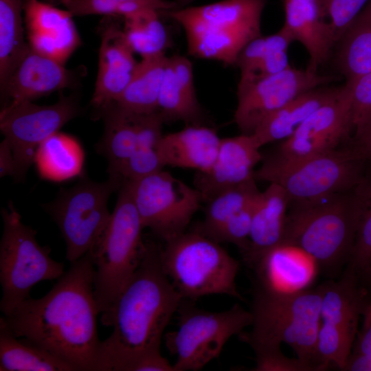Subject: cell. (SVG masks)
I'll return each instance as SVG.
<instances>
[{
	"instance_id": "cell-47",
	"label": "cell",
	"mask_w": 371,
	"mask_h": 371,
	"mask_svg": "<svg viewBox=\"0 0 371 371\" xmlns=\"http://www.w3.org/2000/svg\"><path fill=\"white\" fill-rule=\"evenodd\" d=\"M357 276L361 286L371 295V262Z\"/></svg>"
},
{
	"instance_id": "cell-33",
	"label": "cell",
	"mask_w": 371,
	"mask_h": 371,
	"mask_svg": "<svg viewBox=\"0 0 371 371\" xmlns=\"http://www.w3.org/2000/svg\"><path fill=\"white\" fill-rule=\"evenodd\" d=\"M24 0H0V85L28 47L24 40Z\"/></svg>"
},
{
	"instance_id": "cell-14",
	"label": "cell",
	"mask_w": 371,
	"mask_h": 371,
	"mask_svg": "<svg viewBox=\"0 0 371 371\" xmlns=\"http://www.w3.org/2000/svg\"><path fill=\"white\" fill-rule=\"evenodd\" d=\"M353 135L349 85L314 111L289 138L276 157L294 160L326 153L348 143Z\"/></svg>"
},
{
	"instance_id": "cell-11",
	"label": "cell",
	"mask_w": 371,
	"mask_h": 371,
	"mask_svg": "<svg viewBox=\"0 0 371 371\" xmlns=\"http://www.w3.org/2000/svg\"><path fill=\"white\" fill-rule=\"evenodd\" d=\"M178 311V328L166 335L167 348L177 356L175 371L202 369L253 321L251 312L238 304L227 311L209 312L181 303Z\"/></svg>"
},
{
	"instance_id": "cell-23",
	"label": "cell",
	"mask_w": 371,
	"mask_h": 371,
	"mask_svg": "<svg viewBox=\"0 0 371 371\" xmlns=\"http://www.w3.org/2000/svg\"><path fill=\"white\" fill-rule=\"evenodd\" d=\"M289 203L286 192L276 183H270L258 194L252 216L249 248L243 256L250 268L267 251L283 241Z\"/></svg>"
},
{
	"instance_id": "cell-40",
	"label": "cell",
	"mask_w": 371,
	"mask_h": 371,
	"mask_svg": "<svg viewBox=\"0 0 371 371\" xmlns=\"http://www.w3.org/2000/svg\"><path fill=\"white\" fill-rule=\"evenodd\" d=\"M346 82L350 91L354 133L371 117V72Z\"/></svg>"
},
{
	"instance_id": "cell-34",
	"label": "cell",
	"mask_w": 371,
	"mask_h": 371,
	"mask_svg": "<svg viewBox=\"0 0 371 371\" xmlns=\"http://www.w3.org/2000/svg\"><path fill=\"white\" fill-rule=\"evenodd\" d=\"M256 179L225 190L207 202L203 221L192 231L212 239L234 214L251 203L260 193Z\"/></svg>"
},
{
	"instance_id": "cell-46",
	"label": "cell",
	"mask_w": 371,
	"mask_h": 371,
	"mask_svg": "<svg viewBox=\"0 0 371 371\" xmlns=\"http://www.w3.org/2000/svg\"><path fill=\"white\" fill-rule=\"evenodd\" d=\"M119 2L132 1L141 4L148 8L159 11L168 12L178 8L177 3L168 0H117Z\"/></svg>"
},
{
	"instance_id": "cell-44",
	"label": "cell",
	"mask_w": 371,
	"mask_h": 371,
	"mask_svg": "<svg viewBox=\"0 0 371 371\" xmlns=\"http://www.w3.org/2000/svg\"><path fill=\"white\" fill-rule=\"evenodd\" d=\"M16 166L14 155L9 143L3 139L0 144V177L15 175Z\"/></svg>"
},
{
	"instance_id": "cell-10",
	"label": "cell",
	"mask_w": 371,
	"mask_h": 371,
	"mask_svg": "<svg viewBox=\"0 0 371 371\" xmlns=\"http://www.w3.org/2000/svg\"><path fill=\"white\" fill-rule=\"evenodd\" d=\"M122 185L111 177L104 182L83 177L75 186L62 188L56 199L45 205L65 241L70 263L88 253L102 234L111 214L109 198Z\"/></svg>"
},
{
	"instance_id": "cell-43",
	"label": "cell",
	"mask_w": 371,
	"mask_h": 371,
	"mask_svg": "<svg viewBox=\"0 0 371 371\" xmlns=\"http://www.w3.org/2000/svg\"><path fill=\"white\" fill-rule=\"evenodd\" d=\"M350 142L366 161L371 164V117L355 130Z\"/></svg>"
},
{
	"instance_id": "cell-30",
	"label": "cell",
	"mask_w": 371,
	"mask_h": 371,
	"mask_svg": "<svg viewBox=\"0 0 371 371\" xmlns=\"http://www.w3.org/2000/svg\"><path fill=\"white\" fill-rule=\"evenodd\" d=\"M84 159V151L79 142L58 131L40 145L34 164L41 178L59 182L79 176Z\"/></svg>"
},
{
	"instance_id": "cell-38",
	"label": "cell",
	"mask_w": 371,
	"mask_h": 371,
	"mask_svg": "<svg viewBox=\"0 0 371 371\" xmlns=\"http://www.w3.org/2000/svg\"><path fill=\"white\" fill-rule=\"evenodd\" d=\"M369 0H321L337 41Z\"/></svg>"
},
{
	"instance_id": "cell-18",
	"label": "cell",
	"mask_w": 371,
	"mask_h": 371,
	"mask_svg": "<svg viewBox=\"0 0 371 371\" xmlns=\"http://www.w3.org/2000/svg\"><path fill=\"white\" fill-rule=\"evenodd\" d=\"M260 147L252 135L221 138L210 168L197 172L194 187L207 203L218 193L255 179L254 168L262 159Z\"/></svg>"
},
{
	"instance_id": "cell-35",
	"label": "cell",
	"mask_w": 371,
	"mask_h": 371,
	"mask_svg": "<svg viewBox=\"0 0 371 371\" xmlns=\"http://www.w3.org/2000/svg\"><path fill=\"white\" fill-rule=\"evenodd\" d=\"M158 11L148 9L123 17V32L134 53L146 58L166 54L168 47L166 29Z\"/></svg>"
},
{
	"instance_id": "cell-19",
	"label": "cell",
	"mask_w": 371,
	"mask_h": 371,
	"mask_svg": "<svg viewBox=\"0 0 371 371\" xmlns=\"http://www.w3.org/2000/svg\"><path fill=\"white\" fill-rule=\"evenodd\" d=\"M251 269L254 271L253 288L279 293L310 288L320 271L311 254L286 243L267 251Z\"/></svg>"
},
{
	"instance_id": "cell-20",
	"label": "cell",
	"mask_w": 371,
	"mask_h": 371,
	"mask_svg": "<svg viewBox=\"0 0 371 371\" xmlns=\"http://www.w3.org/2000/svg\"><path fill=\"white\" fill-rule=\"evenodd\" d=\"M323 284L319 333L352 346L367 293L347 266L340 278Z\"/></svg>"
},
{
	"instance_id": "cell-27",
	"label": "cell",
	"mask_w": 371,
	"mask_h": 371,
	"mask_svg": "<svg viewBox=\"0 0 371 371\" xmlns=\"http://www.w3.org/2000/svg\"><path fill=\"white\" fill-rule=\"evenodd\" d=\"M167 59L166 54L142 58L126 87L112 104L133 115L158 111L159 95Z\"/></svg>"
},
{
	"instance_id": "cell-39",
	"label": "cell",
	"mask_w": 371,
	"mask_h": 371,
	"mask_svg": "<svg viewBox=\"0 0 371 371\" xmlns=\"http://www.w3.org/2000/svg\"><path fill=\"white\" fill-rule=\"evenodd\" d=\"M256 356L254 371H315L298 358L286 357L280 347L258 346L252 348Z\"/></svg>"
},
{
	"instance_id": "cell-4",
	"label": "cell",
	"mask_w": 371,
	"mask_h": 371,
	"mask_svg": "<svg viewBox=\"0 0 371 371\" xmlns=\"http://www.w3.org/2000/svg\"><path fill=\"white\" fill-rule=\"evenodd\" d=\"M266 0H221L166 12L183 28L188 54L235 65L245 47L262 36Z\"/></svg>"
},
{
	"instance_id": "cell-6",
	"label": "cell",
	"mask_w": 371,
	"mask_h": 371,
	"mask_svg": "<svg viewBox=\"0 0 371 371\" xmlns=\"http://www.w3.org/2000/svg\"><path fill=\"white\" fill-rule=\"evenodd\" d=\"M367 164L350 141L332 151L302 159L268 158L255 170L254 177L278 185L290 203H300L354 190Z\"/></svg>"
},
{
	"instance_id": "cell-5",
	"label": "cell",
	"mask_w": 371,
	"mask_h": 371,
	"mask_svg": "<svg viewBox=\"0 0 371 371\" xmlns=\"http://www.w3.org/2000/svg\"><path fill=\"white\" fill-rule=\"evenodd\" d=\"M323 292L324 284L293 293L253 288L252 328L240 339L251 348L286 344L297 358L319 371L315 357Z\"/></svg>"
},
{
	"instance_id": "cell-22",
	"label": "cell",
	"mask_w": 371,
	"mask_h": 371,
	"mask_svg": "<svg viewBox=\"0 0 371 371\" xmlns=\"http://www.w3.org/2000/svg\"><path fill=\"white\" fill-rule=\"evenodd\" d=\"M284 8L283 27L307 51L306 68L317 72L338 42L330 23L324 19L321 0H284Z\"/></svg>"
},
{
	"instance_id": "cell-13",
	"label": "cell",
	"mask_w": 371,
	"mask_h": 371,
	"mask_svg": "<svg viewBox=\"0 0 371 371\" xmlns=\"http://www.w3.org/2000/svg\"><path fill=\"white\" fill-rule=\"evenodd\" d=\"M79 113L74 96L62 95L51 105L23 101L3 106L0 128L14 155L15 180H24L40 145Z\"/></svg>"
},
{
	"instance_id": "cell-28",
	"label": "cell",
	"mask_w": 371,
	"mask_h": 371,
	"mask_svg": "<svg viewBox=\"0 0 371 371\" xmlns=\"http://www.w3.org/2000/svg\"><path fill=\"white\" fill-rule=\"evenodd\" d=\"M5 317L0 318L1 371H72L74 368L45 349L18 339Z\"/></svg>"
},
{
	"instance_id": "cell-3",
	"label": "cell",
	"mask_w": 371,
	"mask_h": 371,
	"mask_svg": "<svg viewBox=\"0 0 371 371\" xmlns=\"http://www.w3.org/2000/svg\"><path fill=\"white\" fill-rule=\"evenodd\" d=\"M360 214L355 190L295 203L287 213L282 243L299 246L316 260L320 270L335 274L350 260Z\"/></svg>"
},
{
	"instance_id": "cell-25",
	"label": "cell",
	"mask_w": 371,
	"mask_h": 371,
	"mask_svg": "<svg viewBox=\"0 0 371 371\" xmlns=\"http://www.w3.org/2000/svg\"><path fill=\"white\" fill-rule=\"evenodd\" d=\"M158 111L164 120L183 121L194 125L201 109L194 84L192 63L185 56L168 57L160 89Z\"/></svg>"
},
{
	"instance_id": "cell-9",
	"label": "cell",
	"mask_w": 371,
	"mask_h": 371,
	"mask_svg": "<svg viewBox=\"0 0 371 371\" xmlns=\"http://www.w3.org/2000/svg\"><path fill=\"white\" fill-rule=\"evenodd\" d=\"M3 229L0 242V309L8 316L25 300L32 288L44 280L58 279L63 263L49 256L48 246L36 240V231L25 225L13 203L1 210Z\"/></svg>"
},
{
	"instance_id": "cell-17",
	"label": "cell",
	"mask_w": 371,
	"mask_h": 371,
	"mask_svg": "<svg viewBox=\"0 0 371 371\" xmlns=\"http://www.w3.org/2000/svg\"><path fill=\"white\" fill-rule=\"evenodd\" d=\"M106 16L100 25L98 71L91 100L100 111L113 103L130 82L137 62L124 35L123 29Z\"/></svg>"
},
{
	"instance_id": "cell-2",
	"label": "cell",
	"mask_w": 371,
	"mask_h": 371,
	"mask_svg": "<svg viewBox=\"0 0 371 371\" xmlns=\"http://www.w3.org/2000/svg\"><path fill=\"white\" fill-rule=\"evenodd\" d=\"M94 274L88 252L70 263L47 294L30 297L4 316L8 326L17 337L45 349L75 370L100 371Z\"/></svg>"
},
{
	"instance_id": "cell-26",
	"label": "cell",
	"mask_w": 371,
	"mask_h": 371,
	"mask_svg": "<svg viewBox=\"0 0 371 371\" xmlns=\"http://www.w3.org/2000/svg\"><path fill=\"white\" fill-rule=\"evenodd\" d=\"M339 87H318L298 95L267 117L251 134L262 146L291 137L317 109L333 99Z\"/></svg>"
},
{
	"instance_id": "cell-29",
	"label": "cell",
	"mask_w": 371,
	"mask_h": 371,
	"mask_svg": "<svg viewBox=\"0 0 371 371\" xmlns=\"http://www.w3.org/2000/svg\"><path fill=\"white\" fill-rule=\"evenodd\" d=\"M100 112L104 120V132L98 150L107 159L109 177L119 180L120 168L137 147V115L113 104Z\"/></svg>"
},
{
	"instance_id": "cell-21",
	"label": "cell",
	"mask_w": 371,
	"mask_h": 371,
	"mask_svg": "<svg viewBox=\"0 0 371 371\" xmlns=\"http://www.w3.org/2000/svg\"><path fill=\"white\" fill-rule=\"evenodd\" d=\"M23 13L28 45L64 64L80 44L73 16L39 0H24Z\"/></svg>"
},
{
	"instance_id": "cell-36",
	"label": "cell",
	"mask_w": 371,
	"mask_h": 371,
	"mask_svg": "<svg viewBox=\"0 0 371 371\" xmlns=\"http://www.w3.org/2000/svg\"><path fill=\"white\" fill-rule=\"evenodd\" d=\"M360 205V218L350 260L346 266L359 274L371 262V164L355 189Z\"/></svg>"
},
{
	"instance_id": "cell-42",
	"label": "cell",
	"mask_w": 371,
	"mask_h": 371,
	"mask_svg": "<svg viewBox=\"0 0 371 371\" xmlns=\"http://www.w3.org/2000/svg\"><path fill=\"white\" fill-rule=\"evenodd\" d=\"M361 315L363 325L357 332L351 353L371 355V295H367Z\"/></svg>"
},
{
	"instance_id": "cell-48",
	"label": "cell",
	"mask_w": 371,
	"mask_h": 371,
	"mask_svg": "<svg viewBox=\"0 0 371 371\" xmlns=\"http://www.w3.org/2000/svg\"><path fill=\"white\" fill-rule=\"evenodd\" d=\"M193 0H176L178 8H183L190 3Z\"/></svg>"
},
{
	"instance_id": "cell-31",
	"label": "cell",
	"mask_w": 371,
	"mask_h": 371,
	"mask_svg": "<svg viewBox=\"0 0 371 371\" xmlns=\"http://www.w3.org/2000/svg\"><path fill=\"white\" fill-rule=\"evenodd\" d=\"M339 41L337 61L346 81L370 73L371 0L352 21Z\"/></svg>"
},
{
	"instance_id": "cell-7",
	"label": "cell",
	"mask_w": 371,
	"mask_h": 371,
	"mask_svg": "<svg viewBox=\"0 0 371 371\" xmlns=\"http://www.w3.org/2000/svg\"><path fill=\"white\" fill-rule=\"evenodd\" d=\"M124 182L110 219L89 251L94 265V295L100 313L108 311L134 275L146 251L144 229Z\"/></svg>"
},
{
	"instance_id": "cell-24",
	"label": "cell",
	"mask_w": 371,
	"mask_h": 371,
	"mask_svg": "<svg viewBox=\"0 0 371 371\" xmlns=\"http://www.w3.org/2000/svg\"><path fill=\"white\" fill-rule=\"evenodd\" d=\"M221 140L213 128L193 124L164 135L158 151L164 167L170 166L203 172L213 164Z\"/></svg>"
},
{
	"instance_id": "cell-37",
	"label": "cell",
	"mask_w": 371,
	"mask_h": 371,
	"mask_svg": "<svg viewBox=\"0 0 371 371\" xmlns=\"http://www.w3.org/2000/svg\"><path fill=\"white\" fill-rule=\"evenodd\" d=\"M257 196L230 217L214 234L212 240L219 243H232L240 249L244 256L249 248V235L254 204Z\"/></svg>"
},
{
	"instance_id": "cell-1",
	"label": "cell",
	"mask_w": 371,
	"mask_h": 371,
	"mask_svg": "<svg viewBox=\"0 0 371 371\" xmlns=\"http://www.w3.org/2000/svg\"><path fill=\"white\" fill-rule=\"evenodd\" d=\"M145 243L137 271L112 306L101 313L102 324L113 332L101 344L100 371H173L160 344L183 298L162 267L161 247Z\"/></svg>"
},
{
	"instance_id": "cell-12",
	"label": "cell",
	"mask_w": 371,
	"mask_h": 371,
	"mask_svg": "<svg viewBox=\"0 0 371 371\" xmlns=\"http://www.w3.org/2000/svg\"><path fill=\"white\" fill-rule=\"evenodd\" d=\"M126 182L144 228L167 242L186 232L203 199L199 192L161 170Z\"/></svg>"
},
{
	"instance_id": "cell-32",
	"label": "cell",
	"mask_w": 371,
	"mask_h": 371,
	"mask_svg": "<svg viewBox=\"0 0 371 371\" xmlns=\"http://www.w3.org/2000/svg\"><path fill=\"white\" fill-rule=\"evenodd\" d=\"M287 49L279 40L267 37L245 51L236 63L240 69L237 96L258 81L288 68Z\"/></svg>"
},
{
	"instance_id": "cell-16",
	"label": "cell",
	"mask_w": 371,
	"mask_h": 371,
	"mask_svg": "<svg viewBox=\"0 0 371 371\" xmlns=\"http://www.w3.org/2000/svg\"><path fill=\"white\" fill-rule=\"evenodd\" d=\"M78 74L41 54L29 45L0 85L3 106L32 101L56 91L74 87Z\"/></svg>"
},
{
	"instance_id": "cell-45",
	"label": "cell",
	"mask_w": 371,
	"mask_h": 371,
	"mask_svg": "<svg viewBox=\"0 0 371 371\" xmlns=\"http://www.w3.org/2000/svg\"><path fill=\"white\" fill-rule=\"evenodd\" d=\"M344 371H371V355L351 353Z\"/></svg>"
},
{
	"instance_id": "cell-8",
	"label": "cell",
	"mask_w": 371,
	"mask_h": 371,
	"mask_svg": "<svg viewBox=\"0 0 371 371\" xmlns=\"http://www.w3.org/2000/svg\"><path fill=\"white\" fill-rule=\"evenodd\" d=\"M160 259L183 300L211 294L243 300L236 284L239 262L219 243L205 236L194 231L179 235L161 247Z\"/></svg>"
},
{
	"instance_id": "cell-15",
	"label": "cell",
	"mask_w": 371,
	"mask_h": 371,
	"mask_svg": "<svg viewBox=\"0 0 371 371\" xmlns=\"http://www.w3.org/2000/svg\"><path fill=\"white\" fill-rule=\"evenodd\" d=\"M308 69L288 68L264 78L238 95L234 121L241 133L251 135L269 115L308 91L337 80Z\"/></svg>"
},
{
	"instance_id": "cell-41",
	"label": "cell",
	"mask_w": 371,
	"mask_h": 371,
	"mask_svg": "<svg viewBox=\"0 0 371 371\" xmlns=\"http://www.w3.org/2000/svg\"><path fill=\"white\" fill-rule=\"evenodd\" d=\"M73 16H117V0H57Z\"/></svg>"
}]
</instances>
